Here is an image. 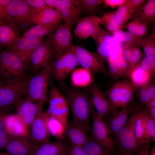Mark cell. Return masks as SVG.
<instances>
[{
  "mask_svg": "<svg viewBox=\"0 0 155 155\" xmlns=\"http://www.w3.org/2000/svg\"><path fill=\"white\" fill-rule=\"evenodd\" d=\"M93 39L97 53L108 64L122 55L124 50L122 42L101 27Z\"/></svg>",
  "mask_w": 155,
  "mask_h": 155,
  "instance_id": "4",
  "label": "cell"
},
{
  "mask_svg": "<svg viewBox=\"0 0 155 155\" xmlns=\"http://www.w3.org/2000/svg\"><path fill=\"white\" fill-rule=\"evenodd\" d=\"M4 83V82H3L2 80L1 75L0 73V83Z\"/></svg>",
  "mask_w": 155,
  "mask_h": 155,
  "instance_id": "62",
  "label": "cell"
},
{
  "mask_svg": "<svg viewBox=\"0 0 155 155\" xmlns=\"http://www.w3.org/2000/svg\"><path fill=\"white\" fill-rule=\"evenodd\" d=\"M142 139L147 141H155V120L149 116L144 132Z\"/></svg>",
  "mask_w": 155,
  "mask_h": 155,
  "instance_id": "42",
  "label": "cell"
},
{
  "mask_svg": "<svg viewBox=\"0 0 155 155\" xmlns=\"http://www.w3.org/2000/svg\"><path fill=\"white\" fill-rule=\"evenodd\" d=\"M92 126L90 136L96 141L113 152H115V144L111 134L106 125L97 114L93 108L91 114Z\"/></svg>",
  "mask_w": 155,
  "mask_h": 155,
  "instance_id": "9",
  "label": "cell"
},
{
  "mask_svg": "<svg viewBox=\"0 0 155 155\" xmlns=\"http://www.w3.org/2000/svg\"><path fill=\"white\" fill-rule=\"evenodd\" d=\"M145 109L150 117L151 118L155 120V107L147 109L145 108Z\"/></svg>",
  "mask_w": 155,
  "mask_h": 155,
  "instance_id": "56",
  "label": "cell"
},
{
  "mask_svg": "<svg viewBox=\"0 0 155 155\" xmlns=\"http://www.w3.org/2000/svg\"><path fill=\"white\" fill-rule=\"evenodd\" d=\"M48 127L51 136L57 140H63L65 137L66 130L62 124L57 119L49 115Z\"/></svg>",
  "mask_w": 155,
  "mask_h": 155,
  "instance_id": "36",
  "label": "cell"
},
{
  "mask_svg": "<svg viewBox=\"0 0 155 155\" xmlns=\"http://www.w3.org/2000/svg\"><path fill=\"white\" fill-rule=\"evenodd\" d=\"M7 7L0 4V22L3 20L5 16Z\"/></svg>",
  "mask_w": 155,
  "mask_h": 155,
  "instance_id": "55",
  "label": "cell"
},
{
  "mask_svg": "<svg viewBox=\"0 0 155 155\" xmlns=\"http://www.w3.org/2000/svg\"><path fill=\"white\" fill-rule=\"evenodd\" d=\"M69 144L64 140L39 145L32 155H68Z\"/></svg>",
  "mask_w": 155,
  "mask_h": 155,
  "instance_id": "25",
  "label": "cell"
},
{
  "mask_svg": "<svg viewBox=\"0 0 155 155\" xmlns=\"http://www.w3.org/2000/svg\"><path fill=\"white\" fill-rule=\"evenodd\" d=\"M145 35L142 37L140 46L143 48L145 55L155 56V33Z\"/></svg>",
  "mask_w": 155,
  "mask_h": 155,
  "instance_id": "39",
  "label": "cell"
},
{
  "mask_svg": "<svg viewBox=\"0 0 155 155\" xmlns=\"http://www.w3.org/2000/svg\"><path fill=\"white\" fill-rule=\"evenodd\" d=\"M82 147L86 155H113L115 152L97 142L90 135Z\"/></svg>",
  "mask_w": 155,
  "mask_h": 155,
  "instance_id": "33",
  "label": "cell"
},
{
  "mask_svg": "<svg viewBox=\"0 0 155 155\" xmlns=\"http://www.w3.org/2000/svg\"><path fill=\"white\" fill-rule=\"evenodd\" d=\"M118 40L124 43H133L140 46L142 37L137 36L128 31L119 30L111 33Z\"/></svg>",
  "mask_w": 155,
  "mask_h": 155,
  "instance_id": "38",
  "label": "cell"
},
{
  "mask_svg": "<svg viewBox=\"0 0 155 155\" xmlns=\"http://www.w3.org/2000/svg\"><path fill=\"white\" fill-rule=\"evenodd\" d=\"M58 26V23L36 25L25 32L22 37L39 38L50 34L54 31Z\"/></svg>",
  "mask_w": 155,
  "mask_h": 155,
  "instance_id": "32",
  "label": "cell"
},
{
  "mask_svg": "<svg viewBox=\"0 0 155 155\" xmlns=\"http://www.w3.org/2000/svg\"><path fill=\"white\" fill-rule=\"evenodd\" d=\"M135 44L133 43H125L122 56L128 64L131 60L133 49Z\"/></svg>",
  "mask_w": 155,
  "mask_h": 155,
  "instance_id": "47",
  "label": "cell"
},
{
  "mask_svg": "<svg viewBox=\"0 0 155 155\" xmlns=\"http://www.w3.org/2000/svg\"><path fill=\"white\" fill-rule=\"evenodd\" d=\"M20 33L10 24L0 22V49L5 47L9 49L21 37Z\"/></svg>",
  "mask_w": 155,
  "mask_h": 155,
  "instance_id": "27",
  "label": "cell"
},
{
  "mask_svg": "<svg viewBox=\"0 0 155 155\" xmlns=\"http://www.w3.org/2000/svg\"><path fill=\"white\" fill-rule=\"evenodd\" d=\"M69 108L65 96L56 87H52L47 113L49 115L58 120L66 130L69 122Z\"/></svg>",
  "mask_w": 155,
  "mask_h": 155,
  "instance_id": "8",
  "label": "cell"
},
{
  "mask_svg": "<svg viewBox=\"0 0 155 155\" xmlns=\"http://www.w3.org/2000/svg\"><path fill=\"white\" fill-rule=\"evenodd\" d=\"M31 7L23 0H13L7 7L2 21L11 24L30 18Z\"/></svg>",
  "mask_w": 155,
  "mask_h": 155,
  "instance_id": "16",
  "label": "cell"
},
{
  "mask_svg": "<svg viewBox=\"0 0 155 155\" xmlns=\"http://www.w3.org/2000/svg\"><path fill=\"white\" fill-rule=\"evenodd\" d=\"M139 64L152 78L154 77L155 75V56L145 55Z\"/></svg>",
  "mask_w": 155,
  "mask_h": 155,
  "instance_id": "41",
  "label": "cell"
},
{
  "mask_svg": "<svg viewBox=\"0 0 155 155\" xmlns=\"http://www.w3.org/2000/svg\"><path fill=\"white\" fill-rule=\"evenodd\" d=\"M148 25L137 19H132L124 25L128 32L139 37H142L146 34Z\"/></svg>",
  "mask_w": 155,
  "mask_h": 155,
  "instance_id": "37",
  "label": "cell"
},
{
  "mask_svg": "<svg viewBox=\"0 0 155 155\" xmlns=\"http://www.w3.org/2000/svg\"><path fill=\"white\" fill-rule=\"evenodd\" d=\"M10 136L4 128L0 130V150L5 149Z\"/></svg>",
  "mask_w": 155,
  "mask_h": 155,
  "instance_id": "49",
  "label": "cell"
},
{
  "mask_svg": "<svg viewBox=\"0 0 155 155\" xmlns=\"http://www.w3.org/2000/svg\"><path fill=\"white\" fill-rule=\"evenodd\" d=\"M56 0H44L45 3L49 7L55 8Z\"/></svg>",
  "mask_w": 155,
  "mask_h": 155,
  "instance_id": "58",
  "label": "cell"
},
{
  "mask_svg": "<svg viewBox=\"0 0 155 155\" xmlns=\"http://www.w3.org/2000/svg\"><path fill=\"white\" fill-rule=\"evenodd\" d=\"M61 57L64 67L65 78L78 65L76 53V46L70 44Z\"/></svg>",
  "mask_w": 155,
  "mask_h": 155,
  "instance_id": "31",
  "label": "cell"
},
{
  "mask_svg": "<svg viewBox=\"0 0 155 155\" xmlns=\"http://www.w3.org/2000/svg\"><path fill=\"white\" fill-rule=\"evenodd\" d=\"M108 75L115 80L127 78L128 64L122 55L108 64Z\"/></svg>",
  "mask_w": 155,
  "mask_h": 155,
  "instance_id": "30",
  "label": "cell"
},
{
  "mask_svg": "<svg viewBox=\"0 0 155 155\" xmlns=\"http://www.w3.org/2000/svg\"><path fill=\"white\" fill-rule=\"evenodd\" d=\"M13 0H0V4L7 7Z\"/></svg>",
  "mask_w": 155,
  "mask_h": 155,
  "instance_id": "59",
  "label": "cell"
},
{
  "mask_svg": "<svg viewBox=\"0 0 155 155\" xmlns=\"http://www.w3.org/2000/svg\"><path fill=\"white\" fill-rule=\"evenodd\" d=\"M60 83L61 91L71 109L72 120L90 132V119L93 108L90 95L84 91L67 86L63 82Z\"/></svg>",
  "mask_w": 155,
  "mask_h": 155,
  "instance_id": "1",
  "label": "cell"
},
{
  "mask_svg": "<svg viewBox=\"0 0 155 155\" xmlns=\"http://www.w3.org/2000/svg\"><path fill=\"white\" fill-rule=\"evenodd\" d=\"M28 66L9 49L0 51V73L3 82L21 79L25 75Z\"/></svg>",
  "mask_w": 155,
  "mask_h": 155,
  "instance_id": "2",
  "label": "cell"
},
{
  "mask_svg": "<svg viewBox=\"0 0 155 155\" xmlns=\"http://www.w3.org/2000/svg\"><path fill=\"white\" fill-rule=\"evenodd\" d=\"M11 107L3 109H0V130L4 127V124L3 120V117L7 114H9L11 110Z\"/></svg>",
  "mask_w": 155,
  "mask_h": 155,
  "instance_id": "53",
  "label": "cell"
},
{
  "mask_svg": "<svg viewBox=\"0 0 155 155\" xmlns=\"http://www.w3.org/2000/svg\"><path fill=\"white\" fill-rule=\"evenodd\" d=\"M30 18L35 24H47L58 23L62 19L60 13L49 7L42 10L31 7Z\"/></svg>",
  "mask_w": 155,
  "mask_h": 155,
  "instance_id": "24",
  "label": "cell"
},
{
  "mask_svg": "<svg viewBox=\"0 0 155 155\" xmlns=\"http://www.w3.org/2000/svg\"><path fill=\"white\" fill-rule=\"evenodd\" d=\"M32 8L38 10L43 9L48 7L44 0H25Z\"/></svg>",
  "mask_w": 155,
  "mask_h": 155,
  "instance_id": "48",
  "label": "cell"
},
{
  "mask_svg": "<svg viewBox=\"0 0 155 155\" xmlns=\"http://www.w3.org/2000/svg\"><path fill=\"white\" fill-rule=\"evenodd\" d=\"M143 105L135 106L128 118L127 124L130 127L137 141L142 139L149 115Z\"/></svg>",
  "mask_w": 155,
  "mask_h": 155,
  "instance_id": "18",
  "label": "cell"
},
{
  "mask_svg": "<svg viewBox=\"0 0 155 155\" xmlns=\"http://www.w3.org/2000/svg\"><path fill=\"white\" fill-rule=\"evenodd\" d=\"M55 56L54 51L48 41L43 40L31 56L30 64L33 70L37 71L48 65Z\"/></svg>",
  "mask_w": 155,
  "mask_h": 155,
  "instance_id": "20",
  "label": "cell"
},
{
  "mask_svg": "<svg viewBox=\"0 0 155 155\" xmlns=\"http://www.w3.org/2000/svg\"><path fill=\"white\" fill-rule=\"evenodd\" d=\"M124 25L113 22H109L103 25L109 32L111 33L115 31L122 30L124 28Z\"/></svg>",
  "mask_w": 155,
  "mask_h": 155,
  "instance_id": "52",
  "label": "cell"
},
{
  "mask_svg": "<svg viewBox=\"0 0 155 155\" xmlns=\"http://www.w3.org/2000/svg\"><path fill=\"white\" fill-rule=\"evenodd\" d=\"M131 19L138 20L148 25L154 23L155 0L145 1L138 10L131 16Z\"/></svg>",
  "mask_w": 155,
  "mask_h": 155,
  "instance_id": "29",
  "label": "cell"
},
{
  "mask_svg": "<svg viewBox=\"0 0 155 155\" xmlns=\"http://www.w3.org/2000/svg\"><path fill=\"white\" fill-rule=\"evenodd\" d=\"M89 132L74 120L69 121L65 137L70 145L82 146L90 137Z\"/></svg>",
  "mask_w": 155,
  "mask_h": 155,
  "instance_id": "22",
  "label": "cell"
},
{
  "mask_svg": "<svg viewBox=\"0 0 155 155\" xmlns=\"http://www.w3.org/2000/svg\"><path fill=\"white\" fill-rule=\"evenodd\" d=\"M89 86L92 103L97 114L102 119L110 116L113 112L104 94L94 82Z\"/></svg>",
  "mask_w": 155,
  "mask_h": 155,
  "instance_id": "15",
  "label": "cell"
},
{
  "mask_svg": "<svg viewBox=\"0 0 155 155\" xmlns=\"http://www.w3.org/2000/svg\"><path fill=\"white\" fill-rule=\"evenodd\" d=\"M135 93L141 105L143 106L150 100L155 97V84L154 81L147 85L136 89Z\"/></svg>",
  "mask_w": 155,
  "mask_h": 155,
  "instance_id": "35",
  "label": "cell"
},
{
  "mask_svg": "<svg viewBox=\"0 0 155 155\" xmlns=\"http://www.w3.org/2000/svg\"><path fill=\"white\" fill-rule=\"evenodd\" d=\"M51 63L31 78L25 94V100L32 102L47 100L48 80L51 74Z\"/></svg>",
  "mask_w": 155,
  "mask_h": 155,
  "instance_id": "6",
  "label": "cell"
},
{
  "mask_svg": "<svg viewBox=\"0 0 155 155\" xmlns=\"http://www.w3.org/2000/svg\"><path fill=\"white\" fill-rule=\"evenodd\" d=\"M113 155H120L117 153H116V152L114 153Z\"/></svg>",
  "mask_w": 155,
  "mask_h": 155,
  "instance_id": "63",
  "label": "cell"
},
{
  "mask_svg": "<svg viewBox=\"0 0 155 155\" xmlns=\"http://www.w3.org/2000/svg\"><path fill=\"white\" fill-rule=\"evenodd\" d=\"M55 9L60 13L65 22L73 24L79 18L81 10L74 5L70 0H56Z\"/></svg>",
  "mask_w": 155,
  "mask_h": 155,
  "instance_id": "26",
  "label": "cell"
},
{
  "mask_svg": "<svg viewBox=\"0 0 155 155\" xmlns=\"http://www.w3.org/2000/svg\"><path fill=\"white\" fill-rule=\"evenodd\" d=\"M68 155H86L82 146L69 145Z\"/></svg>",
  "mask_w": 155,
  "mask_h": 155,
  "instance_id": "50",
  "label": "cell"
},
{
  "mask_svg": "<svg viewBox=\"0 0 155 155\" xmlns=\"http://www.w3.org/2000/svg\"><path fill=\"white\" fill-rule=\"evenodd\" d=\"M43 37L39 38L20 37L9 49L17 55L28 66L31 56L37 46L43 41Z\"/></svg>",
  "mask_w": 155,
  "mask_h": 155,
  "instance_id": "12",
  "label": "cell"
},
{
  "mask_svg": "<svg viewBox=\"0 0 155 155\" xmlns=\"http://www.w3.org/2000/svg\"><path fill=\"white\" fill-rule=\"evenodd\" d=\"M150 155H155V145L151 149Z\"/></svg>",
  "mask_w": 155,
  "mask_h": 155,
  "instance_id": "60",
  "label": "cell"
},
{
  "mask_svg": "<svg viewBox=\"0 0 155 155\" xmlns=\"http://www.w3.org/2000/svg\"><path fill=\"white\" fill-rule=\"evenodd\" d=\"M118 152L120 155H138L149 141H137L131 129L126 123L114 138Z\"/></svg>",
  "mask_w": 155,
  "mask_h": 155,
  "instance_id": "7",
  "label": "cell"
},
{
  "mask_svg": "<svg viewBox=\"0 0 155 155\" xmlns=\"http://www.w3.org/2000/svg\"><path fill=\"white\" fill-rule=\"evenodd\" d=\"M153 78L139 63L129 71L127 78L135 89L149 84Z\"/></svg>",
  "mask_w": 155,
  "mask_h": 155,
  "instance_id": "28",
  "label": "cell"
},
{
  "mask_svg": "<svg viewBox=\"0 0 155 155\" xmlns=\"http://www.w3.org/2000/svg\"><path fill=\"white\" fill-rule=\"evenodd\" d=\"M135 89L127 79L115 82L104 94L113 113L133 102Z\"/></svg>",
  "mask_w": 155,
  "mask_h": 155,
  "instance_id": "3",
  "label": "cell"
},
{
  "mask_svg": "<svg viewBox=\"0 0 155 155\" xmlns=\"http://www.w3.org/2000/svg\"><path fill=\"white\" fill-rule=\"evenodd\" d=\"M126 0H104L102 2L107 6L114 9L119 7L124 4Z\"/></svg>",
  "mask_w": 155,
  "mask_h": 155,
  "instance_id": "51",
  "label": "cell"
},
{
  "mask_svg": "<svg viewBox=\"0 0 155 155\" xmlns=\"http://www.w3.org/2000/svg\"><path fill=\"white\" fill-rule=\"evenodd\" d=\"M135 105L133 102L118 110L109 117L102 119L110 131L113 139L117 133L126 125L128 117Z\"/></svg>",
  "mask_w": 155,
  "mask_h": 155,
  "instance_id": "17",
  "label": "cell"
},
{
  "mask_svg": "<svg viewBox=\"0 0 155 155\" xmlns=\"http://www.w3.org/2000/svg\"><path fill=\"white\" fill-rule=\"evenodd\" d=\"M79 8L87 12H92L96 10L102 1L99 0H80Z\"/></svg>",
  "mask_w": 155,
  "mask_h": 155,
  "instance_id": "43",
  "label": "cell"
},
{
  "mask_svg": "<svg viewBox=\"0 0 155 155\" xmlns=\"http://www.w3.org/2000/svg\"><path fill=\"white\" fill-rule=\"evenodd\" d=\"M93 74L82 67L75 70L73 73L71 80L73 84L78 86L89 85L94 81Z\"/></svg>",
  "mask_w": 155,
  "mask_h": 155,
  "instance_id": "34",
  "label": "cell"
},
{
  "mask_svg": "<svg viewBox=\"0 0 155 155\" xmlns=\"http://www.w3.org/2000/svg\"><path fill=\"white\" fill-rule=\"evenodd\" d=\"M4 128L10 136L29 137L28 128L17 114H8L3 117Z\"/></svg>",
  "mask_w": 155,
  "mask_h": 155,
  "instance_id": "23",
  "label": "cell"
},
{
  "mask_svg": "<svg viewBox=\"0 0 155 155\" xmlns=\"http://www.w3.org/2000/svg\"><path fill=\"white\" fill-rule=\"evenodd\" d=\"M145 1L144 0H126L124 4L126 7L131 18Z\"/></svg>",
  "mask_w": 155,
  "mask_h": 155,
  "instance_id": "45",
  "label": "cell"
},
{
  "mask_svg": "<svg viewBox=\"0 0 155 155\" xmlns=\"http://www.w3.org/2000/svg\"><path fill=\"white\" fill-rule=\"evenodd\" d=\"M140 46V45L135 44L134 47L131 60L128 64V72L141 60L142 55Z\"/></svg>",
  "mask_w": 155,
  "mask_h": 155,
  "instance_id": "44",
  "label": "cell"
},
{
  "mask_svg": "<svg viewBox=\"0 0 155 155\" xmlns=\"http://www.w3.org/2000/svg\"><path fill=\"white\" fill-rule=\"evenodd\" d=\"M47 100L38 102L35 104L23 100L16 106L17 113L27 127L31 125L40 112Z\"/></svg>",
  "mask_w": 155,
  "mask_h": 155,
  "instance_id": "21",
  "label": "cell"
},
{
  "mask_svg": "<svg viewBox=\"0 0 155 155\" xmlns=\"http://www.w3.org/2000/svg\"><path fill=\"white\" fill-rule=\"evenodd\" d=\"M71 23L60 25L47 40L51 46L56 58L61 57L70 45L72 39Z\"/></svg>",
  "mask_w": 155,
  "mask_h": 155,
  "instance_id": "11",
  "label": "cell"
},
{
  "mask_svg": "<svg viewBox=\"0 0 155 155\" xmlns=\"http://www.w3.org/2000/svg\"><path fill=\"white\" fill-rule=\"evenodd\" d=\"M39 145L29 137L10 136L5 150L10 155H32Z\"/></svg>",
  "mask_w": 155,
  "mask_h": 155,
  "instance_id": "19",
  "label": "cell"
},
{
  "mask_svg": "<svg viewBox=\"0 0 155 155\" xmlns=\"http://www.w3.org/2000/svg\"><path fill=\"white\" fill-rule=\"evenodd\" d=\"M76 22L73 33L77 38L81 39L90 37L94 39L101 28L99 18L94 16L79 18Z\"/></svg>",
  "mask_w": 155,
  "mask_h": 155,
  "instance_id": "14",
  "label": "cell"
},
{
  "mask_svg": "<svg viewBox=\"0 0 155 155\" xmlns=\"http://www.w3.org/2000/svg\"><path fill=\"white\" fill-rule=\"evenodd\" d=\"M76 53L78 65L93 75L101 73L108 75L104 61L97 53L90 51L83 47L76 46Z\"/></svg>",
  "mask_w": 155,
  "mask_h": 155,
  "instance_id": "10",
  "label": "cell"
},
{
  "mask_svg": "<svg viewBox=\"0 0 155 155\" xmlns=\"http://www.w3.org/2000/svg\"><path fill=\"white\" fill-rule=\"evenodd\" d=\"M112 18L113 22L123 25L131 19V17L124 4L118 7L115 11H112Z\"/></svg>",
  "mask_w": 155,
  "mask_h": 155,
  "instance_id": "40",
  "label": "cell"
},
{
  "mask_svg": "<svg viewBox=\"0 0 155 155\" xmlns=\"http://www.w3.org/2000/svg\"><path fill=\"white\" fill-rule=\"evenodd\" d=\"M49 115L41 111L30 126V138L34 143L41 145L49 141L51 136L48 127Z\"/></svg>",
  "mask_w": 155,
  "mask_h": 155,
  "instance_id": "13",
  "label": "cell"
},
{
  "mask_svg": "<svg viewBox=\"0 0 155 155\" xmlns=\"http://www.w3.org/2000/svg\"><path fill=\"white\" fill-rule=\"evenodd\" d=\"M20 33L25 32L35 24L32 21L31 18L20 21L12 24Z\"/></svg>",
  "mask_w": 155,
  "mask_h": 155,
  "instance_id": "46",
  "label": "cell"
},
{
  "mask_svg": "<svg viewBox=\"0 0 155 155\" xmlns=\"http://www.w3.org/2000/svg\"><path fill=\"white\" fill-rule=\"evenodd\" d=\"M31 78L26 76L17 81L3 85L0 83V109L17 106L22 100Z\"/></svg>",
  "mask_w": 155,
  "mask_h": 155,
  "instance_id": "5",
  "label": "cell"
},
{
  "mask_svg": "<svg viewBox=\"0 0 155 155\" xmlns=\"http://www.w3.org/2000/svg\"><path fill=\"white\" fill-rule=\"evenodd\" d=\"M145 105L146 109L155 107V97L149 101Z\"/></svg>",
  "mask_w": 155,
  "mask_h": 155,
  "instance_id": "57",
  "label": "cell"
},
{
  "mask_svg": "<svg viewBox=\"0 0 155 155\" xmlns=\"http://www.w3.org/2000/svg\"><path fill=\"white\" fill-rule=\"evenodd\" d=\"M150 142H147L143 147L138 155H149V149Z\"/></svg>",
  "mask_w": 155,
  "mask_h": 155,
  "instance_id": "54",
  "label": "cell"
},
{
  "mask_svg": "<svg viewBox=\"0 0 155 155\" xmlns=\"http://www.w3.org/2000/svg\"><path fill=\"white\" fill-rule=\"evenodd\" d=\"M0 155H10V154L7 152H0Z\"/></svg>",
  "mask_w": 155,
  "mask_h": 155,
  "instance_id": "61",
  "label": "cell"
}]
</instances>
